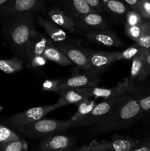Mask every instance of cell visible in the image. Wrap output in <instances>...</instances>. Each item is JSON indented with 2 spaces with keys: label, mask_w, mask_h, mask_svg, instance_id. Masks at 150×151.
<instances>
[{
  "label": "cell",
  "mask_w": 150,
  "mask_h": 151,
  "mask_svg": "<svg viewBox=\"0 0 150 151\" xmlns=\"http://www.w3.org/2000/svg\"><path fill=\"white\" fill-rule=\"evenodd\" d=\"M138 119H140V106L138 97L126 95L120 98L117 106L107 119L90 127L89 132L91 135H97L123 129Z\"/></svg>",
  "instance_id": "cell-1"
},
{
  "label": "cell",
  "mask_w": 150,
  "mask_h": 151,
  "mask_svg": "<svg viewBox=\"0 0 150 151\" xmlns=\"http://www.w3.org/2000/svg\"><path fill=\"white\" fill-rule=\"evenodd\" d=\"M36 14L8 16L4 27V35L17 57L24 61L26 47L31 32L34 29Z\"/></svg>",
  "instance_id": "cell-2"
},
{
  "label": "cell",
  "mask_w": 150,
  "mask_h": 151,
  "mask_svg": "<svg viewBox=\"0 0 150 151\" xmlns=\"http://www.w3.org/2000/svg\"><path fill=\"white\" fill-rule=\"evenodd\" d=\"M73 128H76V122L71 119L69 120L41 119L26 125L20 132L29 138L44 139Z\"/></svg>",
  "instance_id": "cell-3"
},
{
  "label": "cell",
  "mask_w": 150,
  "mask_h": 151,
  "mask_svg": "<svg viewBox=\"0 0 150 151\" xmlns=\"http://www.w3.org/2000/svg\"><path fill=\"white\" fill-rule=\"evenodd\" d=\"M58 108V106L56 103L49 106L32 108L14 116H12L8 119V122L13 128L21 131L26 125H29L36 121L43 119L46 115Z\"/></svg>",
  "instance_id": "cell-4"
},
{
  "label": "cell",
  "mask_w": 150,
  "mask_h": 151,
  "mask_svg": "<svg viewBox=\"0 0 150 151\" xmlns=\"http://www.w3.org/2000/svg\"><path fill=\"white\" fill-rule=\"evenodd\" d=\"M45 0H11L0 12L6 17L24 14H38L46 11Z\"/></svg>",
  "instance_id": "cell-5"
},
{
  "label": "cell",
  "mask_w": 150,
  "mask_h": 151,
  "mask_svg": "<svg viewBox=\"0 0 150 151\" xmlns=\"http://www.w3.org/2000/svg\"><path fill=\"white\" fill-rule=\"evenodd\" d=\"M138 145V140L121 137L110 141L92 142L88 145L75 148L74 151H129Z\"/></svg>",
  "instance_id": "cell-6"
},
{
  "label": "cell",
  "mask_w": 150,
  "mask_h": 151,
  "mask_svg": "<svg viewBox=\"0 0 150 151\" xmlns=\"http://www.w3.org/2000/svg\"><path fill=\"white\" fill-rule=\"evenodd\" d=\"M119 99H106L96 105L90 114L81 122L76 123L77 127L93 126L107 119L114 110L119 102Z\"/></svg>",
  "instance_id": "cell-7"
},
{
  "label": "cell",
  "mask_w": 150,
  "mask_h": 151,
  "mask_svg": "<svg viewBox=\"0 0 150 151\" xmlns=\"http://www.w3.org/2000/svg\"><path fill=\"white\" fill-rule=\"evenodd\" d=\"M100 79L98 75H92L88 72L72 75L70 78L60 80L57 87V93L73 88H93L98 86Z\"/></svg>",
  "instance_id": "cell-8"
},
{
  "label": "cell",
  "mask_w": 150,
  "mask_h": 151,
  "mask_svg": "<svg viewBox=\"0 0 150 151\" xmlns=\"http://www.w3.org/2000/svg\"><path fill=\"white\" fill-rule=\"evenodd\" d=\"M108 29L107 20L100 13L92 12L80 16L76 20L74 32L85 33Z\"/></svg>",
  "instance_id": "cell-9"
},
{
  "label": "cell",
  "mask_w": 150,
  "mask_h": 151,
  "mask_svg": "<svg viewBox=\"0 0 150 151\" xmlns=\"http://www.w3.org/2000/svg\"><path fill=\"white\" fill-rule=\"evenodd\" d=\"M135 84L132 83L129 80L126 79L124 82L119 83L117 86L110 88L93 87L91 88V96L95 98L119 99L129 95V93L135 91Z\"/></svg>",
  "instance_id": "cell-10"
},
{
  "label": "cell",
  "mask_w": 150,
  "mask_h": 151,
  "mask_svg": "<svg viewBox=\"0 0 150 151\" xmlns=\"http://www.w3.org/2000/svg\"><path fill=\"white\" fill-rule=\"evenodd\" d=\"M90 69L88 73L99 75L107 70L114 62L118 61L117 52L88 51Z\"/></svg>",
  "instance_id": "cell-11"
},
{
  "label": "cell",
  "mask_w": 150,
  "mask_h": 151,
  "mask_svg": "<svg viewBox=\"0 0 150 151\" xmlns=\"http://www.w3.org/2000/svg\"><path fill=\"white\" fill-rule=\"evenodd\" d=\"M54 45L63 52L72 63L76 64L85 72H88L90 69V63L88 50L79 47L76 44L69 42L60 44L54 43Z\"/></svg>",
  "instance_id": "cell-12"
},
{
  "label": "cell",
  "mask_w": 150,
  "mask_h": 151,
  "mask_svg": "<svg viewBox=\"0 0 150 151\" xmlns=\"http://www.w3.org/2000/svg\"><path fill=\"white\" fill-rule=\"evenodd\" d=\"M76 142V139L71 136L56 134L44 138L38 151H74Z\"/></svg>",
  "instance_id": "cell-13"
},
{
  "label": "cell",
  "mask_w": 150,
  "mask_h": 151,
  "mask_svg": "<svg viewBox=\"0 0 150 151\" xmlns=\"http://www.w3.org/2000/svg\"><path fill=\"white\" fill-rule=\"evenodd\" d=\"M50 4L76 20L83 15L94 12L85 0H52Z\"/></svg>",
  "instance_id": "cell-14"
},
{
  "label": "cell",
  "mask_w": 150,
  "mask_h": 151,
  "mask_svg": "<svg viewBox=\"0 0 150 151\" xmlns=\"http://www.w3.org/2000/svg\"><path fill=\"white\" fill-rule=\"evenodd\" d=\"M53 43L54 42L49 38L33 29L26 44L24 61L26 63L29 59L35 56L44 55L46 48L52 45Z\"/></svg>",
  "instance_id": "cell-15"
},
{
  "label": "cell",
  "mask_w": 150,
  "mask_h": 151,
  "mask_svg": "<svg viewBox=\"0 0 150 151\" xmlns=\"http://www.w3.org/2000/svg\"><path fill=\"white\" fill-rule=\"evenodd\" d=\"M84 35L88 41L104 47H121L125 45L117 34L109 29L88 32Z\"/></svg>",
  "instance_id": "cell-16"
},
{
  "label": "cell",
  "mask_w": 150,
  "mask_h": 151,
  "mask_svg": "<svg viewBox=\"0 0 150 151\" xmlns=\"http://www.w3.org/2000/svg\"><path fill=\"white\" fill-rule=\"evenodd\" d=\"M58 94H60V98L56 104L59 108L67 105L78 106L84 100L91 97V88L68 89L60 91Z\"/></svg>",
  "instance_id": "cell-17"
},
{
  "label": "cell",
  "mask_w": 150,
  "mask_h": 151,
  "mask_svg": "<svg viewBox=\"0 0 150 151\" xmlns=\"http://www.w3.org/2000/svg\"><path fill=\"white\" fill-rule=\"evenodd\" d=\"M37 21L38 24L41 25L48 35L49 38L54 43L60 44L67 43V33L63 29L60 28L57 24L51 22V21L45 19L41 15H37Z\"/></svg>",
  "instance_id": "cell-18"
},
{
  "label": "cell",
  "mask_w": 150,
  "mask_h": 151,
  "mask_svg": "<svg viewBox=\"0 0 150 151\" xmlns=\"http://www.w3.org/2000/svg\"><path fill=\"white\" fill-rule=\"evenodd\" d=\"M49 20L57 24L64 30L74 32L76 25V20L71 18L67 14L55 7H51L46 10Z\"/></svg>",
  "instance_id": "cell-19"
},
{
  "label": "cell",
  "mask_w": 150,
  "mask_h": 151,
  "mask_svg": "<svg viewBox=\"0 0 150 151\" xmlns=\"http://www.w3.org/2000/svg\"><path fill=\"white\" fill-rule=\"evenodd\" d=\"M44 56L46 60H51L61 66H69L73 64L69 58L54 45V43L52 45L49 46L46 48L44 52Z\"/></svg>",
  "instance_id": "cell-20"
},
{
  "label": "cell",
  "mask_w": 150,
  "mask_h": 151,
  "mask_svg": "<svg viewBox=\"0 0 150 151\" xmlns=\"http://www.w3.org/2000/svg\"><path fill=\"white\" fill-rule=\"evenodd\" d=\"M129 10L123 0H108L104 4V11H107L115 18H125Z\"/></svg>",
  "instance_id": "cell-21"
},
{
  "label": "cell",
  "mask_w": 150,
  "mask_h": 151,
  "mask_svg": "<svg viewBox=\"0 0 150 151\" xmlns=\"http://www.w3.org/2000/svg\"><path fill=\"white\" fill-rule=\"evenodd\" d=\"M96 105V103L95 100H94L87 99V100H84L83 102L78 105L77 111L73 115V116L71 118V119L74 122H76V123L81 122L90 114V113L92 111Z\"/></svg>",
  "instance_id": "cell-22"
},
{
  "label": "cell",
  "mask_w": 150,
  "mask_h": 151,
  "mask_svg": "<svg viewBox=\"0 0 150 151\" xmlns=\"http://www.w3.org/2000/svg\"><path fill=\"white\" fill-rule=\"evenodd\" d=\"M150 50L143 48L141 46L138 45L137 43H135V44L130 46V47L126 48V50H123V51L117 52L118 60H126L132 61L134 58H135L138 56L146 54Z\"/></svg>",
  "instance_id": "cell-23"
},
{
  "label": "cell",
  "mask_w": 150,
  "mask_h": 151,
  "mask_svg": "<svg viewBox=\"0 0 150 151\" xmlns=\"http://www.w3.org/2000/svg\"><path fill=\"white\" fill-rule=\"evenodd\" d=\"M23 69V60L18 57L8 60L0 59V70L7 74H13Z\"/></svg>",
  "instance_id": "cell-24"
},
{
  "label": "cell",
  "mask_w": 150,
  "mask_h": 151,
  "mask_svg": "<svg viewBox=\"0 0 150 151\" xmlns=\"http://www.w3.org/2000/svg\"><path fill=\"white\" fill-rule=\"evenodd\" d=\"M146 54L141 55L138 56L132 60V65H131V70H130V78H129V81L132 83H134L135 81H137L142 72L143 66H144V60Z\"/></svg>",
  "instance_id": "cell-25"
},
{
  "label": "cell",
  "mask_w": 150,
  "mask_h": 151,
  "mask_svg": "<svg viewBox=\"0 0 150 151\" xmlns=\"http://www.w3.org/2000/svg\"><path fill=\"white\" fill-rule=\"evenodd\" d=\"M140 106V119L150 116V87L138 97Z\"/></svg>",
  "instance_id": "cell-26"
},
{
  "label": "cell",
  "mask_w": 150,
  "mask_h": 151,
  "mask_svg": "<svg viewBox=\"0 0 150 151\" xmlns=\"http://www.w3.org/2000/svg\"><path fill=\"white\" fill-rule=\"evenodd\" d=\"M21 139V137L10 128L0 125V147L7 143Z\"/></svg>",
  "instance_id": "cell-27"
},
{
  "label": "cell",
  "mask_w": 150,
  "mask_h": 151,
  "mask_svg": "<svg viewBox=\"0 0 150 151\" xmlns=\"http://www.w3.org/2000/svg\"><path fill=\"white\" fill-rule=\"evenodd\" d=\"M141 26L142 33L137 44L143 48L150 50V23L144 21Z\"/></svg>",
  "instance_id": "cell-28"
},
{
  "label": "cell",
  "mask_w": 150,
  "mask_h": 151,
  "mask_svg": "<svg viewBox=\"0 0 150 151\" xmlns=\"http://www.w3.org/2000/svg\"><path fill=\"white\" fill-rule=\"evenodd\" d=\"M0 151H27V145L21 139L1 146Z\"/></svg>",
  "instance_id": "cell-29"
},
{
  "label": "cell",
  "mask_w": 150,
  "mask_h": 151,
  "mask_svg": "<svg viewBox=\"0 0 150 151\" xmlns=\"http://www.w3.org/2000/svg\"><path fill=\"white\" fill-rule=\"evenodd\" d=\"M125 24H124L129 26H135V25H141L144 22V19L138 12L129 9L125 16Z\"/></svg>",
  "instance_id": "cell-30"
},
{
  "label": "cell",
  "mask_w": 150,
  "mask_h": 151,
  "mask_svg": "<svg viewBox=\"0 0 150 151\" xmlns=\"http://www.w3.org/2000/svg\"><path fill=\"white\" fill-rule=\"evenodd\" d=\"M135 25V26H129L124 24V32L126 36L129 37L134 42L137 43L142 33V26Z\"/></svg>",
  "instance_id": "cell-31"
},
{
  "label": "cell",
  "mask_w": 150,
  "mask_h": 151,
  "mask_svg": "<svg viewBox=\"0 0 150 151\" xmlns=\"http://www.w3.org/2000/svg\"><path fill=\"white\" fill-rule=\"evenodd\" d=\"M138 13L144 20L150 23V0H140Z\"/></svg>",
  "instance_id": "cell-32"
},
{
  "label": "cell",
  "mask_w": 150,
  "mask_h": 151,
  "mask_svg": "<svg viewBox=\"0 0 150 151\" xmlns=\"http://www.w3.org/2000/svg\"><path fill=\"white\" fill-rule=\"evenodd\" d=\"M150 78V51L146 55L144 60V66H143L142 72L138 77L137 81L138 82H144L146 80Z\"/></svg>",
  "instance_id": "cell-33"
},
{
  "label": "cell",
  "mask_w": 150,
  "mask_h": 151,
  "mask_svg": "<svg viewBox=\"0 0 150 151\" xmlns=\"http://www.w3.org/2000/svg\"><path fill=\"white\" fill-rule=\"evenodd\" d=\"M47 60L44 55L35 56L28 60L26 66L29 68H39L46 64Z\"/></svg>",
  "instance_id": "cell-34"
},
{
  "label": "cell",
  "mask_w": 150,
  "mask_h": 151,
  "mask_svg": "<svg viewBox=\"0 0 150 151\" xmlns=\"http://www.w3.org/2000/svg\"><path fill=\"white\" fill-rule=\"evenodd\" d=\"M85 1L96 13H101L104 11V4L101 0H85Z\"/></svg>",
  "instance_id": "cell-35"
},
{
  "label": "cell",
  "mask_w": 150,
  "mask_h": 151,
  "mask_svg": "<svg viewBox=\"0 0 150 151\" xmlns=\"http://www.w3.org/2000/svg\"><path fill=\"white\" fill-rule=\"evenodd\" d=\"M60 83V80L58 81H46L43 83V90L45 91H53L57 93V87Z\"/></svg>",
  "instance_id": "cell-36"
},
{
  "label": "cell",
  "mask_w": 150,
  "mask_h": 151,
  "mask_svg": "<svg viewBox=\"0 0 150 151\" xmlns=\"http://www.w3.org/2000/svg\"><path fill=\"white\" fill-rule=\"evenodd\" d=\"M123 1L130 7L131 10L138 12V5H139L140 0H123Z\"/></svg>",
  "instance_id": "cell-37"
},
{
  "label": "cell",
  "mask_w": 150,
  "mask_h": 151,
  "mask_svg": "<svg viewBox=\"0 0 150 151\" xmlns=\"http://www.w3.org/2000/svg\"><path fill=\"white\" fill-rule=\"evenodd\" d=\"M150 149V141L144 143L140 146H137L135 148L132 149L129 151H149Z\"/></svg>",
  "instance_id": "cell-38"
},
{
  "label": "cell",
  "mask_w": 150,
  "mask_h": 151,
  "mask_svg": "<svg viewBox=\"0 0 150 151\" xmlns=\"http://www.w3.org/2000/svg\"><path fill=\"white\" fill-rule=\"evenodd\" d=\"M11 0H0V12L9 4Z\"/></svg>",
  "instance_id": "cell-39"
},
{
  "label": "cell",
  "mask_w": 150,
  "mask_h": 151,
  "mask_svg": "<svg viewBox=\"0 0 150 151\" xmlns=\"http://www.w3.org/2000/svg\"><path fill=\"white\" fill-rule=\"evenodd\" d=\"M46 1V2H49V3H51V1H52V0H45Z\"/></svg>",
  "instance_id": "cell-40"
},
{
  "label": "cell",
  "mask_w": 150,
  "mask_h": 151,
  "mask_svg": "<svg viewBox=\"0 0 150 151\" xmlns=\"http://www.w3.org/2000/svg\"><path fill=\"white\" fill-rule=\"evenodd\" d=\"M148 87H150V80H149V86Z\"/></svg>",
  "instance_id": "cell-41"
},
{
  "label": "cell",
  "mask_w": 150,
  "mask_h": 151,
  "mask_svg": "<svg viewBox=\"0 0 150 151\" xmlns=\"http://www.w3.org/2000/svg\"><path fill=\"white\" fill-rule=\"evenodd\" d=\"M149 151H150V149H149Z\"/></svg>",
  "instance_id": "cell-42"
}]
</instances>
